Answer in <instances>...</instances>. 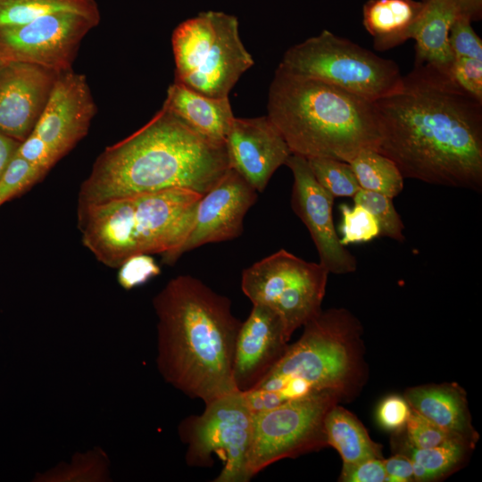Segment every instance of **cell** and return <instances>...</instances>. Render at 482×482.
<instances>
[{
	"mask_svg": "<svg viewBox=\"0 0 482 482\" xmlns=\"http://www.w3.org/2000/svg\"><path fill=\"white\" fill-rule=\"evenodd\" d=\"M378 152L403 179L482 190V101L428 63L414 62L400 88L374 102Z\"/></svg>",
	"mask_w": 482,
	"mask_h": 482,
	"instance_id": "obj_1",
	"label": "cell"
},
{
	"mask_svg": "<svg viewBox=\"0 0 482 482\" xmlns=\"http://www.w3.org/2000/svg\"><path fill=\"white\" fill-rule=\"evenodd\" d=\"M229 168L226 145L204 138L162 104L145 126L99 154L80 186L79 205L173 188L204 195Z\"/></svg>",
	"mask_w": 482,
	"mask_h": 482,
	"instance_id": "obj_2",
	"label": "cell"
},
{
	"mask_svg": "<svg viewBox=\"0 0 482 482\" xmlns=\"http://www.w3.org/2000/svg\"><path fill=\"white\" fill-rule=\"evenodd\" d=\"M157 364L164 379L204 404L237 391L232 366L242 321L229 299L200 279L180 275L154 298Z\"/></svg>",
	"mask_w": 482,
	"mask_h": 482,
	"instance_id": "obj_3",
	"label": "cell"
},
{
	"mask_svg": "<svg viewBox=\"0 0 482 482\" xmlns=\"http://www.w3.org/2000/svg\"><path fill=\"white\" fill-rule=\"evenodd\" d=\"M268 114L292 154L350 162L378 150L381 130L373 101L278 67L269 87Z\"/></svg>",
	"mask_w": 482,
	"mask_h": 482,
	"instance_id": "obj_4",
	"label": "cell"
},
{
	"mask_svg": "<svg viewBox=\"0 0 482 482\" xmlns=\"http://www.w3.org/2000/svg\"><path fill=\"white\" fill-rule=\"evenodd\" d=\"M301 337L250 391L253 413L312 395L332 392L344 399L364 380L362 328L345 308L322 311L303 326Z\"/></svg>",
	"mask_w": 482,
	"mask_h": 482,
	"instance_id": "obj_5",
	"label": "cell"
},
{
	"mask_svg": "<svg viewBox=\"0 0 482 482\" xmlns=\"http://www.w3.org/2000/svg\"><path fill=\"white\" fill-rule=\"evenodd\" d=\"M202 196L173 188L79 205L82 243L108 267L119 268L134 255L155 253L172 265L191 231Z\"/></svg>",
	"mask_w": 482,
	"mask_h": 482,
	"instance_id": "obj_6",
	"label": "cell"
},
{
	"mask_svg": "<svg viewBox=\"0 0 482 482\" xmlns=\"http://www.w3.org/2000/svg\"><path fill=\"white\" fill-rule=\"evenodd\" d=\"M175 81L212 97L229 96L254 63L239 35L236 16L201 12L179 23L171 37Z\"/></svg>",
	"mask_w": 482,
	"mask_h": 482,
	"instance_id": "obj_7",
	"label": "cell"
},
{
	"mask_svg": "<svg viewBox=\"0 0 482 482\" xmlns=\"http://www.w3.org/2000/svg\"><path fill=\"white\" fill-rule=\"evenodd\" d=\"M278 67L373 102L397 91L403 76L394 61L327 29L289 47Z\"/></svg>",
	"mask_w": 482,
	"mask_h": 482,
	"instance_id": "obj_8",
	"label": "cell"
},
{
	"mask_svg": "<svg viewBox=\"0 0 482 482\" xmlns=\"http://www.w3.org/2000/svg\"><path fill=\"white\" fill-rule=\"evenodd\" d=\"M329 272L280 249L245 269L241 288L253 304H263L282 319L287 335L321 312Z\"/></svg>",
	"mask_w": 482,
	"mask_h": 482,
	"instance_id": "obj_9",
	"label": "cell"
},
{
	"mask_svg": "<svg viewBox=\"0 0 482 482\" xmlns=\"http://www.w3.org/2000/svg\"><path fill=\"white\" fill-rule=\"evenodd\" d=\"M343 400L338 394L324 392L253 413L249 479L276 461L327 446V414Z\"/></svg>",
	"mask_w": 482,
	"mask_h": 482,
	"instance_id": "obj_10",
	"label": "cell"
},
{
	"mask_svg": "<svg viewBox=\"0 0 482 482\" xmlns=\"http://www.w3.org/2000/svg\"><path fill=\"white\" fill-rule=\"evenodd\" d=\"M253 411L244 393L235 391L209 403L199 416L184 420L180 435L187 445L189 466L209 467L212 455L223 461L214 481L247 482V461L252 439Z\"/></svg>",
	"mask_w": 482,
	"mask_h": 482,
	"instance_id": "obj_11",
	"label": "cell"
},
{
	"mask_svg": "<svg viewBox=\"0 0 482 482\" xmlns=\"http://www.w3.org/2000/svg\"><path fill=\"white\" fill-rule=\"evenodd\" d=\"M96 112L86 76L72 70L59 73L43 112L21 144V154L51 169L87 134Z\"/></svg>",
	"mask_w": 482,
	"mask_h": 482,
	"instance_id": "obj_12",
	"label": "cell"
},
{
	"mask_svg": "<svg viewBox=\"0 0 482 482\" xmlns=\"http://www.w3.org/2000/svg\"><path fill=\"white\" fill-rule=\"evenodd\" d=\"M99 23L72 12H55L0 27V61L36 64L57 73L72 70L80 43Z\"/></svg>",
	"mask_w": 482,
	"mask_h": 482,
	"instance_id": "obj_13",
	"label": "cell"
},
{
	"mask_svg": "<svg viewBox=\"0 0 482 482\" xmlns=\"http://www.w3.org/2000/svg\"><path fill=\"white\" fill-rule=\"evenodd\" d=\"M285 165L294 178L291 207L309 230L320 263L329 273L354 272L357 259L341 244L333 221L335 198L317 182L306 158L291 154Z\"/></svg>",
	"mask_w": 482,
	"mask_h": 482,
	"instance_id": "obj_14",
	"label": "cell"
},
{
	"mask_svg": "<svg viewBox=\"0 0 482 482\" xmlns=\"http://www.w3.org/2000/svg\"><path fill=\"white\" fill-rule=\"evenodd\" d=\"M257 196L258 192L229 168L199 200L194 225L175 253L174 263L187 252L206 244L232 240L242 235L245 216Z\"/></svg>",
	"mask_w": 482,
	"mask_h": 482,
	"instance_id": "obj_15",
	"label": "cell"
},
{
	"mask_svg": "<svg viewBox=\"0 0 482 482\" xmlns=\"http://www.w3.org/2000/svg\"><path fill=\"white\" fill-rule=\"evenodd\" d=\"M59 73L21 62L0 64V132L22 142L32 131Z\"/></svg>",
	"mask_w": 482,
	"mask_h": 482,
	"instance_id": "obj_16",
	"label": "cell"
},
{
	"mask_svg": "<svg viewBox=\"0 0 482 482\" xmlns=\"http://www.w3.org/2000/svg\"><path fill=\"white\" fill-rule=\"evenodd\" d=\"M289 339L275 311L263 304H253L236 340L232 378L237 391L252 390L284 355Z\"/></svg>",
	"mask_w": 482,
	"mask_h": 482,
	"instance_id": "obj_17",
	"label": "cell"
},
{
	"mask_svg": "<svg viewBox=\"0 0 482 482\" xmlns=\"http://www.w3.org/2000/svg\"><path fill=\"white\" fill-rule=\"evenodd\" d=\"M225 145L230 168L257 192L264 191L274 172L292 154L267 115L234 117Z\"/></svg>",
	"mask_w": 482,
	"mask_h": 482,
	"instance_id": "obj_18",
	"label": "cell"
},
{
	"mask_svg": "<svg viewBox=\"0 0 482 482\" xmlns=\"http://www.w3.org/2000/svg\"><path fill=\"white\" fill-rule=\"evenodd\" d=\"M163 105L204 138L225 145L235 117L229 96H208L174 81Z\"/></svg>",
	"mask_w": 482,
	"mask_h": 482,
	"instance_id": "obj_19",
	"label": "cell"
},
{
	"mask_svg": "<svg viewBox=\"0 0 482 482\" xmlns=\"http://www.w3.org/2000/svg\"><path fill=\"white\" fill-rule=\"evenodd\" d=\"M411 410L468 445L475 437L463 393L453 386H423L408 389Z\"/></svg>",
	"mask_w": 482,
	"mask_h": 482,
	"instance_id": "obj_20",
	"label": "cell"
},
{
	"mask_svg": "<svg viewBox=\"0 0 482 482\" xmlns=\"http://www.w3.org/2000/svg\"><path fill=\"white\" fill-rule=\"evenodd\" d=\"M423 4L416 0H369L363 4L362 23L374 48L385 51L413 39Z\"/></svg>",
	"mask_w": 482,
	"mask_h": 482,
	"instance_id": "obj_21",
	"label": "cell"
},
{
	"mask_svg": "<svg viewBox=\"0 0 482 482\" xmlns=\"http://www.w3.org/2000/svg\"><path fill=\"white\" fill-rule=\"evenodd\" d=\"M423 12L415 36V62L428 63L449 74L453 60L449 32L460 16L454 0H420Z\"/></svg>",
	"mask_w": 482,
	"mask_h": 482,
	"instance_id": "obj_22",
	"label": "cell"
},
{
	"mask_svg": "<svg viewBox=\"0 0 482 482\" xmlns=\"http://www.w3.org/2000/svg\"><path fill=\"white\" fill-rule=\"evenodd\" d=\"M325 434L328 445L338 452L343 466L382 458L379 445L371 440L357 418L338 403L327 414Z\"/></svg>",
	"mask_w": 482,
	"mask_h": 482,
	"instance_id": "obj_23",
	"label": "cell"
},
{
	"mask_svg": "<svg viewBox=\"0 0 482 482\" xmlns=\"http://www.w3.org/2000/svg\"><path fill=\"white\" fill-rule=\"evenodd\" d=\"M348 163L362 189L392 199L403 191V177L397 165L378 150H362Z\"/></svg>",
	"mask_w": 482,
	"mask_h": 482,
	"instance_id": "obj_24",
	"label": "cell"
},
{
	"mask_svg": "<svg viewBox=\"0 0 482 482\" xmlns=\"http://www.w3.org/2000/svg\"><path fill=\"white\" fill-rule=\"evenodd\" d=\"M55 12H76L97 23L101 18L96 0H0V27L22 24Z\"/></svg>",
	"mask_w": 482,
	"mask_h": 482,
	"instance_id": "obj_25",
	"label": "cell"
},
{
	"mask_svg": "<svg viewBox=\"0 0 482 482\" xmlns=\"http://www.w3.org/2000/svg\"><path fill=\"white\" fill-rule=\"evenodd\" d=\"M469 445L461 441L418 449L408 444L405 454L411 461L415 481H430L443 477L453 470L463 459Z\"/></svg>",
	"mask_w": 482,
	"mask_h": 482,
	"instance_id": "obj_26",
	"label": "cell"
},
{
	"mask_svg": "<svg viewBox=\"0 0 482 482\" xmlns=\"http://www.w3.org/2000/svg\"><path fill=\"white\" fill-rule=\"evenodd\" d=\"M307 161L317 182L334 198H353L361 189L348 162L323 157Z\"/></svg>",
	"mask_w": 482,
	"mask_h": 482,
	"instance_id": "obj_27",
	"label": "cell"
},
{
	"mask_svg": "<svg viewBox=\"0 0 482 482\" xmlns=\"http://www.w3.org/2000/svg\"><path fill=\"white\" fill-rule=\"evenodd\" d=\"M353 203L367 209L375 218L379 228V236L403 242L404 224L397 212L393 199L382 194L360 189L353 197Z\"/></svg>",
	"mask_w": 482,
	"mask_h": 482,
	"instance_id": "obj_28",
	"label": "cell"
},
{
	"mask_svg": "<svg viewBox=\"0 0 482 482\" xmlns=\"http://www.w3.org/2000/svg\"><path fill=\"white\" fill-rule=\"evenodd\" d=\"M342 215L340 242L345 246L365 243L379 236V228L371 213L363 206L354 204L353 207L343 204L339 207Z\"/></svg>",
	"mask_w": 482,
	"mask_h": 482,
	"instance_id": "obj_29",
	"label": "cell"
},
{
	"mask_svg": "<svg viewBox=\"0 0 482 482\" xmlns=\"http://www.w3.org/2000/svg\"><path fill=\"white\" fill-rule=\"evenodd\" d=\"M46 174L45 170L15 154L0 179V206L24 193Z\"/></svg>",
	"mask_w": 482,
	"mask_h": 482,
	"instance_id": "obj_30",
	"label": "cell"
},
{
	"mask_svg": "<svg viewBox=\"0 0 482 482\" xmlns=\"http://www.w3.org/2000/svg\"><path fill=\"white\" fill-rule=\"evenodd\" d=\"M405 428L407 444L418 449H428L453 441H461L442 430L413 410L411 411Z\"/></svg>",
	"mask_w": 482,
	"mask_h": 482,
	"instance_id": "obj_31",
	"label": "cell"
},
{
	"mask_svg": "<svg viewBox=\"0 0 482 482\" xmlns=\"http://www.w3.org/2000/svg\"><path fill=\"white\" fill-rule=\"evenodd\" d=\"M471 21L459 16L449 32V46L453 57H470L482 60V40L471 26Z\"/></svg>",
	"mask_w": 482,
	"mask_h": 482,
	"instance_id": "obj_32",
	"label": "cell"
},
{
	"mask_svg": "<svg viewBox=\"0 0 482 482\" xmlns=\"http://www.w3.org/2000/svg\"><path fill=\"white\" fill-rule=\"evenodd\" d=\"M118 281L129 290L146 283L156 277L161 270L150 254H137L128 258L120 265Z\"/></svg>",
	"mask_w": 482,
	"mask_h": 482,
	"instance_id": "obj_33",
	"label": "cell"
},
{
	"mask_svg": "<svg viewBox=\"0 0 482 482\" xmlns=\"http://www.w3.org/2000/svg\"><path fill=\"white\" fill-rule=\"evenodd\" d=\"M449 75L461 88L482 101V60L454 57Z\"/></svg>",
	"mask_w": 482,
	"mask_h": 482,
	"instance_id": "obj_34",
	"label": "cell"
},
{
	"mask_svg": "<svg viewBox=\"0 0 482 482\" xmlns=\"http://www.w3.org/2000/svg\"><path fill=\"white\" fill-rule=\"evenodd\" d=\"M411 411L405 398L398 395L387 396L378 408V424L386 430L398 431L405 427Z\"/></svg>",
	"mask_w": 482,
	"mask_h": 482,
	"instance_id": "obj_35",
	"label": "cell"
},
{
	"mask_svg": "<svg viewBox=\"0 0 482 482\" xmlns=\"http://www.w3.org/2000/svg\"><path fill=\"white\" fill-rule=\"evenodd\" d=\"M384 459L371 458L358 463L343 466L340 480L343 482H385Z\"/></svg>",
	"mask_w": 482,
	"mask_h": 482,
	"instance_id": "obj_36",
	"label": "cell"
},
{
	"mask_svg": "<svg viewBox=\"0 0 482 482\" xmlns=\"http://www.w3.org/2000/svg\"><path fill=\"white\" fill-rule=\"evenodd\" d=\"M386 470L385 482L413 481V470L411 460L405 454H396L384 460Z\"/></svg>",
	"mask_w": 482,
	"mask_h": 482,
	"instance_id": "obj_37",
	"label": "cell"
},
{
	"mask_svg": "<svg viewBox=\"0 0 482 482\" xmlns=\"http://www.w3.org/2000/svg\"><path fill=\"white\" fill-rule=\"evenodd\" d=\"M21 142L0 132V179L14 157Z\"/></svg>",
	"mask_w": 482,
	"mask_h": 482,
	"instance_id": "obj_38",
	"label": "cell"
},
{
	"mask_svg": "<svg viewBox=\"0 0 482 482\" xmlns=\"http://www.w3.org/2000/svg\"><path fill=\"white\" fill-rule=\"evenodd\" d=\"M460 16L465 17L471 21H476L482 17V0H454Z\"/></svg>",
	"mask_w": 482,
	"mask_h": 482,
	"instance_id": "obj_39",
	"label": "cell"
},
{
	"mask_svg": "<svg viewBox=\"0 0 482 482\" xmlns=\"http://www.w3.org/2000/svg\"><path fill=\"white\" fill-rule=\"evenodd\" d=\"M1 62H2L0 61V64H1Z\"/></svg>",
	"mask_w": 482,
	"mask_h": 482,
	"instance_id": "obj_40",
	"label": "cell"
}]
</instances>
